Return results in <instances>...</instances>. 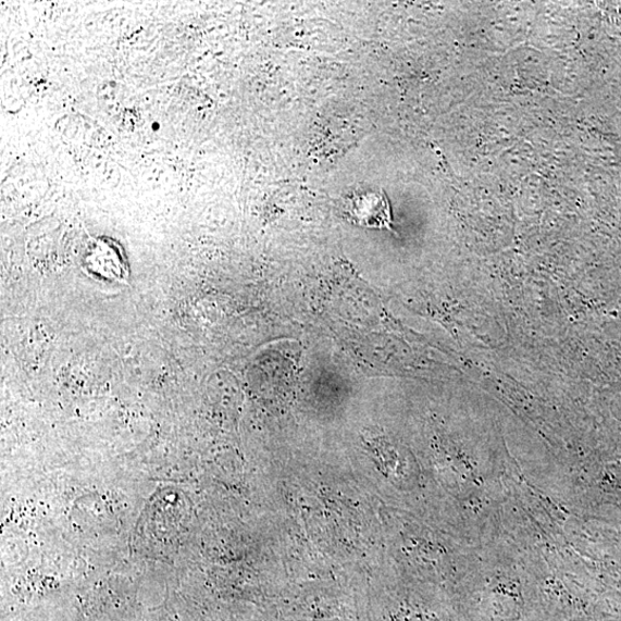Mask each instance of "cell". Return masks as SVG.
Instances as JSON below:
<instances>
[{"mask_svg": "<svg viewBox=\"0 0 621 621\" xmlns=\"http://www.w3.org/2000/svg\"><path fill=\"white\" fill-rule=\"evenodd\" d=\"M345 211L349 222L357 226L392 229V209L383 190L353 194L348 197Z\"/></svg>", "mask_w": 621, "mask_h": 621, "instance_id": "1", "label": "cell"}]
</instances>
